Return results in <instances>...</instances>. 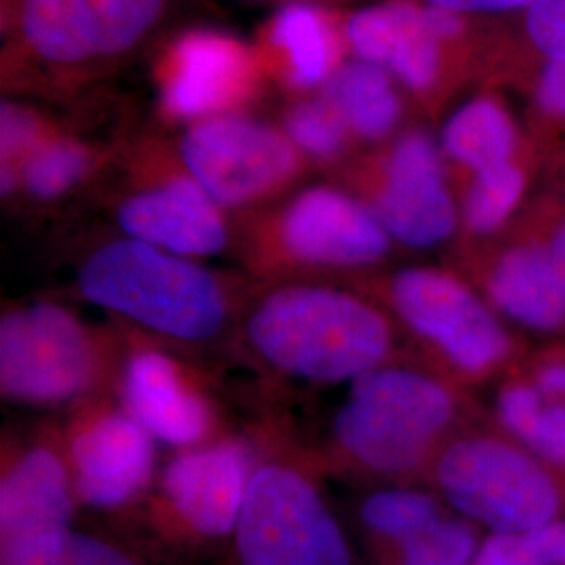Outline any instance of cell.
Listing matches in <instances>:
<instances>
[{
	"mask_svg": "<svg viewBox=\"0 0 565 565\" xmlns=\"http://www.w3.org/2000/svg\"><path fill=\"white\" fill-rule=\"evenodd\" d=\"M438 482L461 513L499 534L536 530L559 509V492L541 465L490 438L450 446L438 465Z\"/></svg>",
	"mask_w": 565,
	"mask_h": 565,
	"instance_id": "obj_7",
	"label": "cell"
},
{
	"mask_svg": "<svg viewBox=\"0 0 565 565\" xmlns=\"http://www.w3.org/2000/svg\"><path fill=\"white\" fill-rule=\"evenodd\" d=\"M524 184V174L513 163L476 174L465 202L467 226L478 235L499 228L520 202Z\"/></svg>",
	"mask_w": 565,
	"mask_h": 565,
	"instance_id": "obj_29",
	"label": "cell"
},
{
	"mask_svg": "<svg viewBox=\"0 0 565 565\" xmlns=\"http://www.w3.org/2000/svg\"><path fill=\"white\" fill-rule=\"evenodd\" d=\"M74 501L65 467L46 448L28 450L0 486L2 543L70 525Z\"/></svg>",
	"mask_w": 565,
	"mask_h": 565,
	"instance_id": "obj_20",
	"label": "cell"
},
{
	"mask_svg": "<svg viewBox=\"0 0 565 565\" xmlns=\"http://www.w3.org/2000/svg\"><path fill=\"white\" fill-rule=\"evenodd\" d=\"M446 153L476 174L511 163L515 128L505 109L492 99H473L457 109L443 130Z\"/></svg>",
	"mask_w": 565,
	"mask_h": 565,
	"instance_id": "obj_22",
	"label": "cell"
},
{
	"mask_svg": "<svg viewBox=\"0 0 565 565\" xmlns=\"http://www.w3.org/2000/svg\"><path fill=\"white\" fill-rule=\"evenodd\" d=\"M490 298L513 321L551 331L565 323V224L548 245L507 252L490 275Z\"/></svg>",
	"mask_w": 565,
	"mask_h": 565,
	"instance_id": "obj_18",
	"label": "cell"
},
{
	"mask_svg": "<svg viewBox=\"0 0 565 565\" xmlns=\"http://www.w3.org/2000/svg\"><path fill=\"white\" fill-rule=\"evenodd\" d=\"M252 2H279V4H287V2H310V4H329V0H252Z\"/></svg>",
	"mask_w": 565,
	"mask_h": 565,
	"instance_id": "obj_37",
	"label": "cell"
},
{
	"mask_svg": "<svg viewBox=\"0 0 565 565\" xmlns=\"http://www.w3.org/2000/svg\"><path fill=\"white\" fill-rule=\"evenodd\" d=\"M55 132L53 124L39 109L4 99L0 105V153H2V193L18 189V172L25 158Z\"/></svg>",
	"mask_w": 565,
	"mask_h": 565,
	"instance_id": "obj_28",
	"label": "cell"
},
{
	"mask_svg": "<svg viewBox=\"0 0 565 565\" xmlns=\"http://www.w3.org/2000/svg\"><path fill=\"white\" fill-rule=\"evenodd\" d=\"M221 210L189 174H177L128 195L118 224L128 237L182 258L214 256L228 242Z\"/></svg>",
	"mask_w": 565,
	"mask_h": 565,
	"instance_id": "obj_14",
	"label": "cell"
},
{
	"mask_svg": "<svg viewBox=\"0 0 565 565\" xmlns=\"http://www.w3.org/2000/svg\"><path fill=\"white\" fill-rule=\"evenodd\" d=\"M78 282L88 302L177 340H207L226 319L223 287L212 273L132 237L95 249Z\"/></svg>",
	"mask_w": 565,
	"mask_h": 565,
	"instance_id": "obj_3",
	"label": "cell"
},
{
	"mask_svg": "<svg viewBox=\"0 0 565 565\" xmlns=\"http://www.w3.org/2000/svg\"><path fill=\"white\" fill-rule=\"evenodd\" d=\"M264 81L256 46L214 28L182 32L156 61L160 111L186 126L242 111L260 95Z\"/></svg>",
	"mask_w": 565,
	"mask_h": 565,
	"instance_id": "obj_8",
	"label": "cell"
},
{
	"mask_svg": "<svg viewBox=\"0 0 565 565\" xmlns=\"http://www.w3.org/2000/svg\"><path fill=\"white\" fill-rule=\"evenodd\" d=\"M342 23L343 41L356 60L384 67L415 93L436 86L443 46L463 32L459 13L408 0L369 4Z\"/></svg>",
	"mask_w": 565,
	"mask_h": 565,
	"instance_id": "obj_11",
	"label": "cell"
},
{
	"mask_svg": "<svg viewBox=\"0 0 565 565\" xmlns=\"http://www.w3.org/2000/svg\"><path fill=\"white\" fill-rule=\"evenodd\" d=\"M287 256L312 266H364L387 254L390 235L363 203L331 186L298 193L277 223Z\"/></svg>",
	"mask_w": 565,
	"mask_h": 565,
	"instance_id": "obj_12",
	"label": "cell"
},
{
	"mask_svg": "<svg viewBox=\"0 0 565 565\" xmlns=\"http://www.w3.org/2000/svg\"><path fill=\"white\" fill-rule=\"evenodd\" d=\"M95 151L74 137L53 135L32 151L18 172V186H23L32 198L49 202L72 191L90 172Z\"/></svg>",
	"mask_w": 565,
	"mask_h": 565,
	"instance_id": "obj_24",
	"label": "cell"
},
{
	"mask_svg": "<svg viewBox=\"0 0 565 565\" xmlns=\"http://www.w3.org/2000/svg\"><path fill=\"white\" fill-rule=\"evenodd\" d=\"M249 480L247 448L223 443L177 457L163 473V492L193 532L218 539L235 532Z\"/></svg>",
	"mask_w": 565,
	"mask_h": 565,
	"instance_id": "obj_15",
	"label": "cell"
},
{
	"mask_svg": "<svg viewBox=\"0 0 565 565\" xmlns=\"http://www.w3.org/2000/svg\"><path fill=\"white\" fill-rule=\"evenodd\" d=\"M403 545V565L476 564V534L457 520H440Z\"/></svg>",
	"mask_w": 565,
	"mask_h": 565,
	"instance_id": "obj_30",
	"label": "cell"
},
{
	"mask_svg": "<svg viewBox=\"0 0 565 565\" xmlns=\"http://www.w3.org/2000/svg\"><path fill=\"white\" fill-rule=\"evenodd\" d=\"M124 394L135 419L163 443L193 445L210 429L207 404L184 384L177 363L160 352H139L128 361Z\"/></svg>",
	"mask_w": 565,
	"mask_h": 565,
	"instance_id": "obj_19",
	"label": "cell"
},
{
	"mask_svg": "<svg viewBox=\"0 0 565 565\" xmlns=\"http://www.w3.org/2000/svg\"><path fill=\"white\" fill-rule=\"evenodd\" d=\"M235 541L242 565H350L343 532L317 488L282 465L252 473Z\"/></svg>",
	"mask_w": 565,
	"mask_h": 565,
	"instance_id": "obj_5",
	"label": "cell"
},
{
	"mask_svg": "<svg viewBox=\"0 0 565 565\" xmlns=\"http://www.w3.org/2000/svg\"><path fill=\"white\" fill-rule=\"evenodd\" d=\"M525 25L546 60L565 63V0H536L527 11Z\"/></svg>",
	"mask_w": 565,
	"mask_h": 565,
	"instance_id": "obj_31",
	"label": "cell"
},
{
	"mask_svg": "<svg viewBox=\"0 0 565 565\" xmlns=\"http://www.w3.org/2000/svg\"><path fill=\"white\" fill-rule=\"evenodd\" d=\"M499 415L534 452L565 465V403L545 404L539 387L511 385L499 398Z\"/></svg>",
	"mask_w": 565,
	"mask_h": 565,
	"instance_id": "obj_23",
	"label": "cell"
},
{
	"mask_svg": "<svg viewBox=\"0 0 565 565\" xmlns=\"http://www.w3.org/2000/svg\"><path fill=\"white\" fill-rule=\"evenodd\" d=\"M373 214L408 247H434L452 235L457 210L440 153L424 132H408L392 147Z\"/></svg>",
	"mask_w": 565,
	"mask_h": 565,
	"instance_id": "obj_13",
	"label": "cell"
},
{
	"mask_svg": "<svg viewBox=\"0 0 565 565\" xmlns=\"http://www.w3.org/2000/svg\"><path fill=\"white\" fill-rule=\"evenodd\" d=\"M2 565H137L120 548L70 527L2 543Z\"/></svg>",
	"mask_w": 565,
	"mask_h": 565,
	"instance_id": "obj_25",
	"label": "cell"
},
{
	"mask_svg": "<svg viewBox=\"0 0 565 565\" xmlns=\"http://www.w3.org/2000/svg\"><path fill=\"white\" fill-rule=\"evenodd\" d=\"M319 93L338 109L350 135L366 141L384 139L403 114L390 74L363 60L342 61Z\"/></svg>",
	"mask_w": 565,
	"mask_h": 565,
	"instance_id": "obj_21",
	"label": "cell"
},
{
	"mask_svg": "<svg viewBox=\"0 0 565 565\" xmlns=\"http://www.w3.org/2000/svg\"><path fill=\"white\" fill-rule=\"evenodd\" d=\"M539 102L548 114L565 116V63H548L539 84Z\"/></svg>",
	"mask_w": 565,
	"mask_h": 565,
	"instance_id": "obj_34",
	"label": "cell"
},
{
	"mask_svg": "<svg viewBox=\"0 0 565 565\" xmlns=\"http://www.w3.org/2000/svg\"><path fill=\"white\" fill-rule=\"evenodd\" d=\"M473 565H545L536 546L532 545L527 532L499 534L494 532L480 553L476 555Z\"/></svg>",
	"mask_w": 565,
	"mask_h": 565,
	"instance_id": "obj_32",
	"label": "cell"
},
{
	"mask_svg": "<svg viewBox=\"0 0 565 565\" xmlns=\"http://www.w3.org/2000/svg\"><path fill=\"white\" fill-rule=\"evenodd\" d=\"M168 0H4V72L76 82L130 55Z\"/></svg>",
	"mask_w": 565,
	"mask_h": 565,
	"instance_id": "obj_1",
	"label": "cell"
},
{
	"mask_svg": "<svg viewBox=\"0 0 565 565\" xmlns=\"http://www.w3.org/2000/svg\"><path fill=\"white\" fill-rule=\"evenodd\" d=\"M72 459L82 501L111 509L128 503L147 486L156 448L141 422L126 415H105L82 429L72 446Z\"/></svg>",
	"mask_w": 565,
	"mask_h": 565,
	"instance_id": "obj_17",
	"label": "cell"
},
{
	"mask_svg": "<svg viewBox=\"0 0 565 565\" xmlns=\"http://www.w3.org/2000/svg\"><path fill=\"white\" fill-rule=\"evenodd\" d=\"M364 524L385 539L406 543L440 522L431 497L413 490H385L369 497L361 509Z\"/></svg>",
	"mask_w": 565,
	"mask_h": 565,
	"instance_id": "obj_27",
	"label": "cell"
},
{
	"mask_svg": "<svg viewBox=\"0 0 565 565\" xmlns=\"http://www.w3.org/2000/svg\"><path fill=\"white\" fill-rule=\"evenodd\" d=\"M93 375V342L67 310L34 303L2 317L0 385L9 398L65 403L81 396Z\"/></svg>",
	"mask_w": 565,
	"mask_h": 565,
	"instance_id": "obj_9",
	"label": "cell"
},
{
	"mask_svg": "<svg viewBox=\"0 0 565 565\" xmlns=\"http://www.w3.org/2000/svg\"><path fill=\"white\" fill-rule=\"evenodd\" d=\"M249 340L273 366L310 382L361 377L384 361L390 327L363 300L324 287H285L249 319Z\"/></svg>",
	"mask_w": 565,
	"mask_h": 565,
	"instance_id": "obj_2",
	"label": "cell"
},
{
	"mask_svg": "<svg viewBox=\"0 0 565 565\" xmlns=\"http://www.w3.org/2000/svg\"><path fill=\"white\" fill-rule=\"evenodd\" d=\"M392 300L406 323L467 373H484L509 352L507 333L490 310L445 273L406 268L392 281Z\"/></svg>",
	"mask_w": 565,
	"mask_h": 565,
	"instance_id": "obj_10",
	"label": "cell"
},
{
	"mask_svg": "<svg viewBox=\"0 0 565 565\" xmlns=\"http://www.w3.org/2000/svg\"><path fill=\"white\" fill-rule=\"evenodd\" d=\"M179 153L186 174L221 207L268 198L302 168V153L281 128L243 111L189 124Z\"/></svg>",
	"mask_w": 565,
	"mask_h": 565,
	"instance_id": "obj_6",
	"label": "cell"
},
{
	"mask_svg": "<svg viewBox=\"0 0 565 565\" xmlns=\"http://www.w3.org/2000/svg\"><path fill=\"white\" fill-rule=\"evenodd\" d=\"M282 132L296 149L319 162H331L345 151L350 130L323 95L291 103L282 116Z\"/></svg>",
	"mask_w": 565,
	"mask_h": 565,
	"instance_id": "obj_26",
	"label": "cell"
},
{
	"mask_svg": "<svg viewBox=\"0 0 565 565\" xmlns=\"http://www.w3.org/2000/svg\"><path fill=\"white\" fill-rule=\"evenodd\" d=\"M530 541L536 546L545 565H565V522H548L530 530Z\"/></svg>",
	"mask_w": 565,
	"mask_h": 565,
	"instance_id": "obj_33",
	"label": "cell"
},
{
	"mask_svg": "<svg viewBox=\"0 0 565 565\" xmlns=\"http://www.w3.org/2000/svg\"><path fill=\"white\" fill-rule=\"evenodd\" d=\"M539 390L543 396H562L565 398V363L546 364L539 371Z\"/></svg>",
	"mask_w": 565,
	"mask_h": 565,
	"instance_id": "obj_36",
	"label": "cell"
},
{
	"mask_svg": "<svg viewBox=\"0 0 565 565\" xmlns=\"http://www.w3.org/2000/svg\"><path fill=\"white\" fill-rule=\"evenodd\" d=\"M254 46L266 78L291 93L321 90L343 61V23L323 4L287 2L264 21Z\"/></svg>",
	"mask_w": 565,
	"mask_h": 565,
	"instance_id": "obj_16",
	"label": "cell"
},
{
	"mask_svg": "<svg viewBox=\"0 0 565 565\" xmlns=\"http://www.w3.org/2000/svg\"><path fill=\"white\" fill-rule=\"evenodd\" d=\"M446 387L415 371H369L354 380L335 417V436L356 461L384 473H403L425 452L452 417Z\"/></svg>",
	"mask_w": 565,
	"mask_h": 565,
	"instance_id": "obj_4",
	"label": "cell"
},
{
	"mask_svg": "<svg viewBox=\"0 0 565 565\" xmlns=\"http://www.w3.org/2000/svg\"><path fill=\"white\" fill-rule=\"evenodd\" d=\"M425 2L463 15V13H497V11L522 9V7H532L536 0H425Z\"/></svg>",
	"mask_w": 565,
	"mask_h": 565,
	"instance_id": "obj_35",
	"label": "cell"
}]
</instances>
